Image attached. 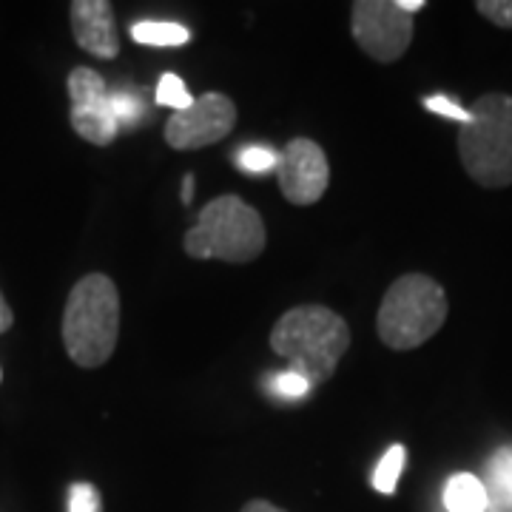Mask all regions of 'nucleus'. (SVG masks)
<instances>
[{
    "mask_svg": "<svg viewBox=\"0 0 512 512\" xmlns=\"http://www.w3.org/2000/svg\"><path fill=\"white\" fill-rule=\"evenodd\" d=\"M348 348V322L325 305L291 308L271 330V350L311 384L328 382Z\"/></svg>",
    "mask_w": 512,
    "mask_h": 512,
    "instance_id": "obj_1",
    "label": "nucleus"
},
{
    "mask_svg": "<svg viewBox=\"0 0 512 512\" xmlns=\"http://www.w3.org/2000/svg\"><path fill=\"white\" fill-rule=\"evenodd\" d=\"M120 339V291L106 274L83 276L66 299L63 345L77 367H103Z\"/></svg>",
    "mask_w": 512,
    "mask_h": 512,
    "instance_id": "obj_2",
    "label": "nucleus"
},
{
    "mask_svg": "<svg viewBox=\"0 0 512 512\" xmlns=\"http://www.w3.org/2000/svg\"><path fill=\"white\" fill-rule=\"evenodd\" d=\"M265 222L259 211L234 194H222L200 211L183 248L191 259H220L231 265L254 262L265 251Z\"/></svg>",
    "mask_w": 512,
    "mask_h": 512,
    "instance_id": "obj_3",
    "label": "nucleus"
},
{
    "mask_svg": "<svg viewBox=\"0 0 512 512\" xmlns=\"http://www.w3.org/2000/svg\"><path fill=\"white\" fill-rule=\"evenodd\" d=\"M464 171L484 188L512 185V97L484 94L470 109V123L458 131Z\"/></svg>",
    "mask_w": 512,
    "mask_h": 512,
    "instance_id": "obj_4",
    "label": "nucleus"
},
{
    "mask_svg": "<svg viewBox=\"0 0 512 512\" xmlns=\"http://www.w3.org/2000/svg\"><path fill=\"white\" fill-rule=\"evenodd\" d=\"M447 293L424 274L399 276L382 299L376 330L387 348L413 350L433 339L447 319Z\"/></svg>",
    "mask_w": 512,
    "mask_h": 512,
    "instance_id": "obj_5",
    "label": "nucleus"
},
{
    "mask_svg": "<svg viewBox=\"0 0 512 512\" xmlns=\"http://www.w3.org/2000/svg\"><path fill=\"white\" fill-rule=\"evenodd\" d=\"M350 35L376 63H396L413 43V15L390 0H356L350 9Z\"/></svg>",
    "mask_w": 512,
    "mask_h": 512,
    "instance_id": "obj_6",
    "label": "nucleus"
},
{
    "mask_svg": "<svg viewBox=\"0 0 512 512\" xmlns=\"http://www.w3.org/2000/svg\"><path fill=\"white\" fill-rule=\"evenodd\" d=\"M237 126V103L228 94L197 97L188 109L171 111L165 123V143L177 151H197L225 140Z\"/></svg>",
    "mask_w": 512,
    "mask_h": 512,
    "instance_id": "obj_7",
    "label": "nucleus"
},
{
    "mask_svg": "<svg viewBox=\"0 0 512 512\" xmlns=\"http://www.w3.org/2000/svg\"><path fill=\"white\" fill-rule=\"evenodd\" d=\"M69 100H72L74 134L92 146H109L120 134V123L111 109V94L103 74L89 66H77L69 74Z\"/></svg>",
    "mask_w": 512,
    "mask_h": 512,
    "instance_id": "obj_8",
    "label": "nucleus"
},
{
    "mask_svg": "<svg viewBox=\"0 0 512 512\" xmlns=\"http://www.w3.org/2000/svg\"><path fill=\"white\" fill-rule=\"evenodd\" d=\"M276 183L291 205L308 208L325 197L330 183V165L319 143L308 137L291 140L276 160Z\"/></svg>",
    "mask_w": 512,
    "mask_h": 512,
    "instance_id": "obj_9",
    "label": "nucleus"
},
{
    "mask_svg": "<svg viewBox=\"0 0 512 512\" xmlns=\"http://www.w3.org/2000/svg\"><path fill=\"white\" fill-rule=\"evenodd\" d=\"M74 43L94 57L114 60L120 55V29L109 0H74L72 3Z\"/></svg>",
    "mask_w": 512,
    "mask_h": 512,
    "instance_id": "obj_10",
    "label": "nucleus"
},
{
    "mask_svg": "<svg viewBox=\"0 0 512 512\" xmlns=\"http://www.w3.org/2000/svg\"><path fill=\"white\" fill-rule=\"evenodd\" d=\"M487 510L512 512V447H501L487 467Z\"/></svg>",
    "mask_w": 512,
    "mask_h": 512,
    "instance_id": "obj_11",
    "label": "nucleus"
},
{
    "mask_svg": "<svg viewBox=\"0 0 512 512\" xmlns=\"http://www.w3.org/2000/svg\"><path fill=\"white\" fill-rule=\"evenodd\" d=\"M447 512H487V490L484 481L470 473H458L444 487Z\"/></svg>",
    "mask_w": 512,
    "mask_h": 512,
    "instance_id": "obj_12",
    "label": "nucleus"
},
{
    "mask_svg": "<svg viewBox=\"0 0 512 512\" xmlns=\"http://www.w3.org/2000/svg\"><path fill=\"white\" fill-rule=\"evenodd\" d=\"M131 37L143 46H185L191 40V32L180 23L165 20H143L131 26Z\"/></svg>",
    "mask_w": 512,
    "mask_h": 512,
    "instance_id": "obj_13",
    "label": "nucleus"
},
{
    "mask_svg": "<svg viewBox=\"0 0 512 512\" xmlns=\"http://www.w3.org/2000/svg\"><path fill=\"white\" fill-rule=\"evenodd\" d=\"M404 453L402 444H393L387 453L382 456V461L376 464V473H373V487L379 490V493L390 495L396 490V484H399V478H402V470H404Z\"/></svg>",
    "mask_w": 512,
    "mask_h": 512,
    "instance_id": "obj_14",
    "label": "nucleus"
},
{
    "mask_svg": "<svg viewBox=\"0 0 512 512\" xmlns=\"http://www.w3.org/2000/svg\"><path fill=\"white\" fill-rule=\"evenodd\" d=\"M194 100L185 89V83L177 77V74H163L160 83H157V106H168L171 111H183L188 109Z\"/></svg>",
    "mask_w": 512,
    "mask_h": 512,
    "instance_id": "obj_15",
    "label": "nucleus"
},
{
    "mask_svg": "<svg viewBox=\"0 0 512 512\" xmlns=\"http://www.w3.org/2000/svg\"><path fill=\"white\" fill-rule=\"evenodd\" d=\"M111 109L120 126H137L146 117V106L134 97V94H111Z\"/></svg>",
    "mask_w": 512,
    "mask_h": 512,
    "instance_id": "obj_16",
    "label": "nucleus"
},
{
    "mask_svg": "<svg viewBox=\"0 0 512 512\" xmlns=\"http://www.w3.org/2000/svg\"><path fill=\"white\" fill-rule=\"evenodd\" d=\"M276 160H279V154L268 146H248L239 154V165L248 174H268L276 168Z\"/></svg>",
    "mask_w": 512,
    "mask_h": 512,
    "instance_id": "obj_17",
    "label": "nucleus"
},
{
    "mask_svg": "<svg viewBox=\"0 0 512 512\" xmlns=\"http://www.w3.org/2000/svg\"><path fill=\"white\" fill-rule=\"evenodd\" d=\"M268 387L274 390L276 396H282V399H299V396H305V393L313 390V384L308 379H302L299 373H293V370L274 373V379L268 382Z\"/></svg>",
    "mask_w": 512,
    "mask_h": 512,
    "instance_id": "obj_18",
    "label": "nucleus"
},
{
    "mask_svg": "<svg viewBox=\"0 0 512 512\" xmlns=\"http://www.w3.org/2000/svg\"><path fill=\"white\" fill-rule=\"evenodd\" d=\"M69 512H103V498L97 493V487L89 481L72 484L69 490Z\"/></svg>",
    "mask_w": 512,
    "mask_h": 512,
    "instance_id": "obj_19",
    "label": "nucleus"
},
{
    "mask_svg": "<svg viewBox=\"0 0 512 512\" xmlns=\"http://www.w3.org/2000/svg\"><path fill=\"white\" fill-rule=\"evenodd\" d=\"M476 9L501 29H512V0H478Z\"/></svg>",
    "mask_w": 512,
    "mask_h": 512,
    "instance_id": "obj_20",
    "label": "nucleus"
},
{
    "mask_svg": "<svg viewBox=\"0 0 512 512\" xmlns=\"http://www.w3.org/2000/svg\"><path fill=\"white\" fill-rule=\"evenodd\" d=\"M424 106L430 111H436V114H441V117H450V120H458L461 126L464 123H470V109H464V106H458L456 100H450V97H427L424 100Z\"/></svg>",
    "mask_w": 512,
    "mask_h": 512,
    "instance_id": "obj_21",
    "label": "nucleus"
},
{
    "mask_svg": "<svg viewBox=\"0 0 512 512\" xmlns=\"http://www.w3.org/2000/svg\"><path fill=\"white\" fill-rule=\"evenodd\" d=\"M242 512H285V510H279L276 504L265 501V498H254V501H248V504L242 507Z\"/></svg>",
    "mask_w": 512,
    "mask_h": 512,
    "instance_id": "obj_22",
    "label": "nucleus"
},
{
    "mask_svg": "<svg viewBox=\"0 0 512 512\" xmlns=\"http://www.w3.org/2000/svg\"><path fill=\"white\" fill-rule=\"evenodd\" d=\"M12 322H15V313H12L9 302H6V299H3V293H0V333L12 328Z\"/></svg>",
    "mask_w": 512,
    "mask_h": 512,
    "instance_id": "obj_23",
    "label": "nucleus"
},
{
    "mask_svg": "<svg viewBox=\"0 0 512 512\" xmlns=\"http://www.w3.org/2000/svg\"><path fill=\"white\" fill-rule=\"evenodd\" d=\"M396 3H399V9L407 12V15H416V12L424 9V0H396Z\"/></svg>",
    "mask_w": 512,
    "mask_h": 512,
    "instance_id": "obj_24",
    "label": "nucleus"
},
{
    "mask_svg": "<svg viewBox=\"0 0 512 512\" xmlns=\"http://www.w3.org/2000/svg\"><path fill=\"white\" fill-rule=\"evenodd\" d=\"M191 197H194V177L188 174V177L183 180V202L185 205L191 202Z\"/></svg>",
    "mask_w": 512,
    "mask_h": 512,
    "instance_id": "obj_25",
    "label": "nucleus"
}]
</instances>
